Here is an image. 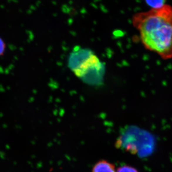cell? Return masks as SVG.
I'll use <instances>...</instances> for the list:
<instances>
[{"instance_id": "obj_1", "label": "cell", "mask_w": 172, "mask_h": 172, "mask_svg": "<svg viewBox=\"0 0 172 172\" xmlns=\"http://www.w3.org/2000/svg\"><path fill=\"white\" fill-rule=\"evenodd\" d=\"M134 26L139 31L146 49L164 60L172 58V7L166 4L158 8L138 13Z\"/></svg>"}, {"instance_id": "obj_2", "label": "cell", "mask_w": 172, "mask_h": 172, "mask_svg": "<svg viewBox=\"0 0 172 172\" xmlns=\"http://www.w3.org/2000/svg\"><path fill=\"white\" fill-rule=\"evenodd\" d=\"M69 67L87 83L97 84L102 80L104 65L91 50L76 47L70 55Z\"/></svg>"}, {"instance_id": "obj_3", "label": "cell", "mask_w": 172, "mask_h": 172, "mask_svg": "<svg viewBox=\"0 0 172 172\" xmlns=\"http://www.w3.org/2000/svg\"><path fill=\"white\" fill-rule=\"evenodd\" d=\"M115 166L113 163L105 160L99 161L95 163L92 172H116Z\"/></svg>"}, {"instance_id": "obj_4", "label": "cell", "mask_w": 172, "mask_h": 172, "mask_svg": "<svg viewBox=\"0 0 172 172\" xmlns=\"http://www.w3.org/2000/svg\"><path fill=\"white\" fill-rule=\"evenodd\" d=\"M147 5L152 8L161 7L166 4V0H145Z\"/></svg>"}, {"instance_id": "obj_5", "label": "cell", "mask_w": 172, "mask_h": 172, "mask_svg": "<svg viewBox=\"0 0 172 172\" xmlns=\"http://www.w3.org/2000/svg\"><path fill=\"white\" fill-rule=\"evenodd\" d=\"M116 172H138V171L134 167L125 165L118 168Z\"/></svg>"}, {"instance_id": "obj_6", "label": "cell", "mask_w": 172, "mask_h": 172, "mask_svg": "<svg viewBox=\"0 0 172 172\" xmlns=\"http://www.w3.org/2000/svg\"><path fill=\"white\" fill-rule=\"evenodd\" d=\"M5 48V44L3 39L0 37V55L4 52Z\"/></svg>"}]
</instances>
